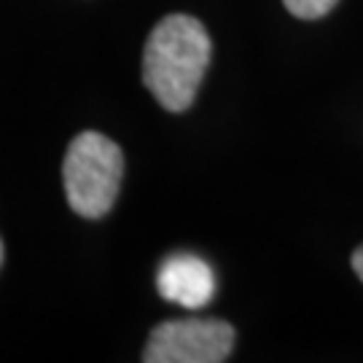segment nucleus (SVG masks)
<instances>
[{
	"instance_id": "nucleus-1",
	"label": "nucleus",
	"mask_w": 363,
	"mask_h": 363,
	"mask_svg": "<svg viewBox=\"0 0 363 363\" xmlns=\"http://www.w3.org/2000/svg\"><path fill=\"white\" fill-rule=\"evenodd\" d=\"M210 52L208 30L189 13H169L151 30L143 49V84L164 111L181 113L194 103Z\"/></svg>"
},
{
	"instance_id": "nucleus-6",
	"label": "nucleus",
	"mask_w": 363,
	"mask_h": 363,
	"mask_svg": "<svg viewBox=\"0 0 363 363\" xmlns=\"http://www.w3.org/2000/svg\"><path fill=\"white\" fill-rule=\"evenodd\" d=\"M352 269H355V274L361 277V283H363V245L352 253Z\"/></svg>"
},
{
	"instance_id": "nucleus-5",
	"label": "nucleus",
	"mask_w": 363,
	"mask_h": 363,
	"mask_svg": "<svg viewBox=\"0 0 363 363\" xmlns=\"http://www.w3.org/2000/svg\"><path fill=\"white\" fill-rule=\"evenodd\" d=\"M296 19H320L337 6L339 0H283Z\"/></svg>"
},
{
	"instance_id": "nucleus-2",
	"label": "nucleus",
	"mask_w": 363,
	"mask_h": 363,
	"mask_svg": "<svg viewBox=\"0 0 363 363\" xmlns=\"http://www.w3.org/2000/svg\"><path fill=\"white\" fill-rule=\"evenodd\" d=\"M67 205L81 218H103L113 208L124 178V154L100 132H81L62 164Z\"/></svg>"
},
{
	"instance_id": "nucleus-4",
	"label": "nucleus",
	"mask_w": 363,
	"mask_h": 363,
	"mask_svg": "<svg viewBox=\"0 0 363 363\" xmlns=\"http://www.w3.org/2000/svg\"><path fill=\"white\" fill-rule=\"evenodd\" d=\"M159 296L181 304L186 310H202L216 296V274L208 261L194 253H175L169 256L156 274Z\"/></svg>"
},
{
	"instance_id": "nucleus-7",
	"label": "nucleus",
	"mask_w": 363,
	"mask_h": 363,
	"mask_svg": "<svg viewBox=\"0 0 363 363\" xmlns=\"http://www.w3.org/2000/svg\"><path fill=\"white\" fill-rule=\"evenodd\" d=\"M0 261H3V242H0Z\"/></svg>"
},
{
	"instance_id": "nucleus-3",
	"label": "nucleus",
	"mask_w": 363,
	"mask_h": 363,
	"mask_svg": "<svg viewBox=\"0 0 363 363\" xmlns=\"http://www.w3.org/2000/svg\"><path fill=\"white\" fill-rule=\"evenodd\" d=\"M234 347V328L216 318L159 323L148 337L145 363H220Z\"/></svg>"
}]
</instances>
